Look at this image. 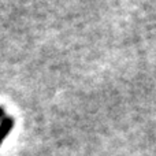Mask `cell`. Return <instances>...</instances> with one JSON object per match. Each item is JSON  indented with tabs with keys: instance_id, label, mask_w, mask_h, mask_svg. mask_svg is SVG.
Listing matches in <instances>:
<instances>
[{
	"instance_id": "obj_2",
	"label": "cell",
	"mask_w": 156,
	"mask_h": 156,
	"mask_svg": "<svg viewBox=\"0 0 156 156\" xmlns=\"http://www.w3.org/2000/svg\"><path fill=\"white\" fill-rule=\"evenodd\" d=\"M4 116H5V110H4V107H2V105H0V121H2Z\"/></svg>"
},
{
	"instance_id": "obj_1",
	"label": "cell",
	"mask_w": 156,
	"mask_h": 156,
	"mask_svg": "<svg viewBox=\"0 0 156 156\" xmlns=\"http://www.w3.org/2000/svg\"><path fill=\"white\" fill-rule=\"evenodd\" d=\"M14 126H15V119L10 115H5L4 118L0 121V147H2L3 141L10 136Z\"/></svg>"
}]
</instances>
